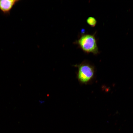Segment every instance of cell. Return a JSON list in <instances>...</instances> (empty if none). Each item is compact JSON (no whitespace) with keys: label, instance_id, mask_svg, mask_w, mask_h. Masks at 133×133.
Segmentation results:
<instances>
[{"label":"cell","instance_id":"obj_4","mask_svg":"<svg viewBox=\"0 0 133 133\" xmlns=\"http://www.w3.org/2000/svg\"><path fill=\"white\" fill-rule=\"evenodd\" d=\"M87 23L92 27H94L97 23V21L96 19L94 17H90L86 19Z\"/></svg>","mask_w":133,"mask_h":133},{"label":"cell","instance_id":"obj_3","mask_svg":"<svg viewBox=\"0 0 133 133\" xmlns=\"http://www.w3.org/2000/svg\"><path fill=\"white\" fill-rule=\"evenodd\" d=\"M19 0H0V11L4 15H9L14 6Z\"/></svg>","mask_w":133,"mask_h":133},{"label":"cell","instance_id":"obj_1","mask_svg":"<svg viewBox=\"0 0 133 133\" xmlns=\"http://www.w3.org/2000/svg\"><path fill=\"white\" fill-rule=\"evenodd\" d=\"M74 66L77 68L76 77L81 85H89L95 81L96 76V69L95 66L86 60Z\"/></svg>","mask_w":133,"mask_h":133},{"label":"cell","instance_id":"obj_2","mask_svg":"<svg viewBox=\"0 0 133 133\" xmlns=\"http://www.w3.org/2000/svg\"><path fill=\"white\" fill-rule=\"evenodd\" d=\"M74 43L85 53L96 55L100 53L95 34H82Z\"/></svg>","mask_w":133,"mask_h":133}]
</instances>
